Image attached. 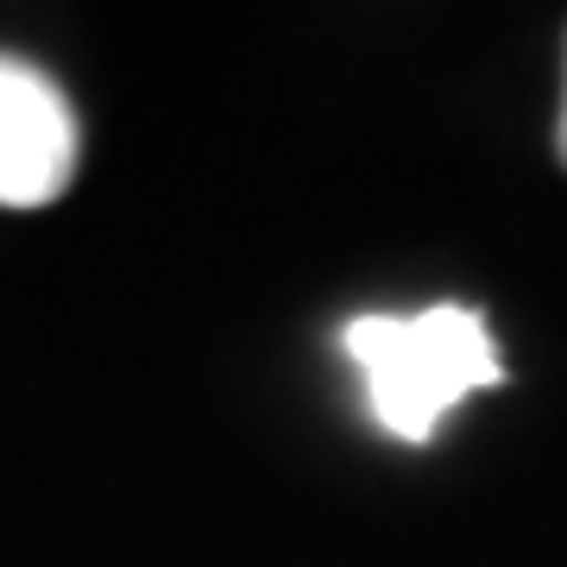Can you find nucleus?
Instances as JSON below:
<instances>
[{
    "mask_svg": "<svg viewBox=\"0 0 567 567\" xmlns=\"http://www.w3.org/2000/svg\"><path fill=\"white\" fill-rule=\"evenodd\" d=\"M341 347L372 416L398 442H429L466 391L505 379L486 316L466 303H435L423 316H353Z\"/></svg>",
    "mask_w": 567,
    "mask_h": 567,
    "instance_id": "nucleus-1",
    "label": "nucleus"
},
{
    "mask_svg": "<svg viewBox=\"0 0 567 567\" xmlns=\"http://www.w3.org/2000/svg\"><path fill=\"white\" fill-rule=\"evenodd\" d=\"M76 171V114L32 63L0 58V203H51Z\"/></svg>",
    "mask_w": 567,
    "mask_h": 567,
    "instance_id": "nucleus-2",
    "label": "nucleus"
},
{
    "mask_svg": "<svg viewBox=\"0 0 567 567\" xmlns=\"http://www.w3.org/2000/svg\"><path fill=\"white\" fill-rule=\"evenodd\" d=\"M555 158L567 164V82H561V121H555Z\"/></svg>",
    "mask_w": 567,
    "mask_h": 567,
    "instance_id": "nucleus-3",
    "label": "nucleus"
}]
</instances>
